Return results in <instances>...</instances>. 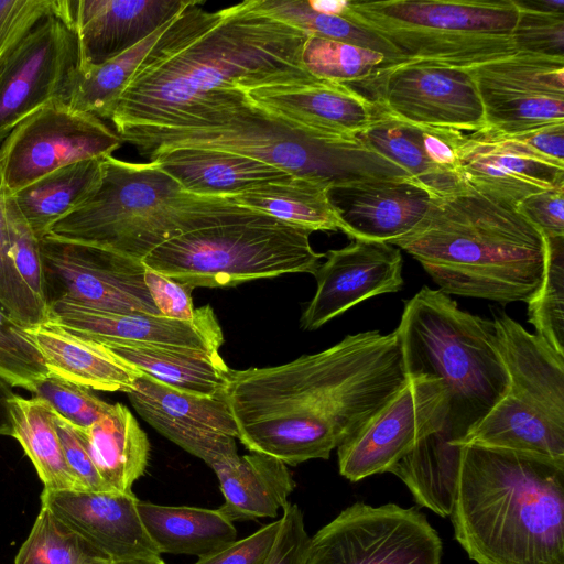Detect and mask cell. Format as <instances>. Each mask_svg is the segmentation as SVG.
<instances>
[{
    "instance_id": "ffe728a7",
    "label": "cell",
    "mask_w": 564,
    "mask_h": 564,
    "mask_svg": "<svg viewBox=\"0 0 564 564\" xmlns=\"http://www.w3.org/2000/svg\"><path fill=\"white\" fill-rule=\"evenodd\" d=\"M313 274L316 292L301 317V327L315 330L360 302L403 286L402 256L398 247L377 240L352 239L325 253Z\"/></svg>"
},
{
    "instance_id": "e575fe53",
    "label": "cell",
    "mask_w": 564,
    "mask_h": 564,
    "mask_svg": "<svg viewBox=\"0 0 564 564\" xmlns=\"http://www.w3.org/2000/svg\"><path fill=\"white\" fill-rule=\"evenodd\" d=\"M328 189L313 181L290 176L232 198L241 206L312 231H343L347 235L346 225L329 200Z\"/></svg>"
},
{
    "instance_id": "ab89813d",
    "label": "cell",
    "mask_w": 564,
    "mask_h": 564,
    "mask_svg": "<svg viewBox=\"0 0 564 564\" xmlns=\"http://www.w3.org/2000/svg\"><path fill=\"white\" fill-rule=\"evenodd\" d=\"M302 62L314 77L350 86L394 64L375 50L313 35L303 46Z\"/></svg>"
},
{
    "instance_id": "680465c9",
    "label": "cell",
    "mask_w": 564,
    "mask_h": 564,
    "mask_svg": "<svg viewBox=\"0 0 564 564\" xmlns=\"http://www.w3.org/2000/svg\"><path fill=\"white\" fill-rule=\"evenodd\" d=\"M108 564H166L160 555L135 557L129 560L109 561Z\"/></svg>"
},
{
    "instance_id": "6f0895ef",
    "label": "cell",
    "mask_w": 564,
    "mask_h": 564,
    "mask_svg": "<svg viewBox=\"0 0 564 564\" xmlns=\"http://www.w3.org/2000/svg\"><path fill=\"white\" fill-rule=\"evenodd\" d=\"M520 2L532 9L564 13L563 0H520Z\"/></svg>"
},
{
    "instance_id": "d6986e66",
    "label": "cell",
    "mask_w": 564,
    "mask_h": 564,
    "mask_svg": "<svg viewBox=\"0 0 564 564\" xmlns=\"http://www.w3.org/2000/svg\"><path fill=\"white\" fill-rule=\"evenodd\" d=\"M455 151L465 185L513 207L533 194L564 184V163L489 128L458 132Z\"/></svg>"
},
{
    "instance_id": "484cf974",
    "label": "cell",
    "mask_w": 564,
    "mask_h": 564,
    "mask_svg": "<svg viewBox=\"0 0 564 564\" xmlns=\"http://www.w3.org/2000/svg\"><path fill=\"white\" fill-rule=\"evenodd\" d=\"M148 159L186 192L200 196L232 197L292 176L254 159L208 148L163 149Z\"/></svg>"
},
{
    "instance_id": "f546056e",
    "label": "cell",
    "mask_w": 564,
    "mask_h": 564,
    "mask_svg": "<svg viewBox=\"0 0 564 564\" xmlns=\"http://www.w3.org/2000/svg\"><path fill=\"white\" fill-rule=\"evenodd\" d=\"M83 433L86 448L110 491L132 492L131 487L145 471L150 443L131 411L121 403Z\"/></svg>"
},
{
    "instance_id": "4fadbf2b",
    "label": "cell",
    "mask_w": 564,
    "mask_h": 564,
    "mask_svg": "<svg viewBox=\"0 0 564 564\" xmlns=\"http://www.w3.org/2000/svg\"><path fill=\"white\" fill-rule=\"evenodd\" d=\"M122 144L104 120L52 100L20 121L0 144V175L13 194L70 164L105 159Z\"/></svg>"
},
{
    "instance_id": "74e56055",
    "label": "cell",
    "mask_w": 564,
    "mask_h": 564,
    "mask_svg": "<svg viewBox=\"0 0 564 564\" xmlns=\"http://www.w3.org/2000/svg\"><path fill=\"white\" fill-rule=\"evenodd\" d=\"M254 4L261 12L308 35L371 48L384 54L394 64L406 61L373 32L344 17L317 12L304 0H254Z\"/></svg>"
},
{
    "instance_id": "ee69618b",
    "label": "cell",
    "mask_w": 564,
    "mask_h": 564,
    "mask_svg": "<svg viewBox=\"0 0 564 564\" xmlns=\"http://www.w3.org/2000/svg\"><path fill=\"white\" fill-rule=\"evenodd\" d=\"M33 397L46 401L51 408L74 426L86 430L101 419L111 404L95 395L89 388L48 373L39 380Z\"/></svg>"
},
{
    "instance_id": "f5cc1de1",
    "label": "cell",
    "mask_w": 564,
    "mask_h": 564,
    "mask_svg": "<svg viewBox=\"0 0 564 564\" xmlns=\"http://www.w3.org/2000/svg\"><path fill=\"white\" fill-rule=\"evenodd\" d=\"M517 208L545 238L564 237V184L524 198Z\"/></svg>"
},
{
    "instance_id": "3957f363",
    "label": "cell",
    "mask_w": 564,
    "mask_h": 564,
    "mask_svg": "<svg viewBox=\"0 0 564 564\" xmlns=\"http://www.w3.org/2000/svg\"><path fill=\"white\" fill-rule=\"evenodd\" d=\"M116 132L144 158L182 147L224 150L329 189L367 181L410 180L358 137L297 124L257 105L242 89L209 91L162 123L128 126Z\"/></svg>"
},
{
    "instance_id": "f6af8a7d",
    "label": "cell",
    "mask_w": 564,
    "mask_h": 564,
    "mask_svg": "<svg viewBox=\"0 0 564 564\" xmlns=\"http://www.w3.org/2000/svg\"><path fill=\"white\" fill-rule=\"evenodd\" d=\"M519 14L512 33L518 52L564 58V13L529 8L514 0Z\"/></svg>"
},
{
    "instance_id": "8d00e7d4",
    "label": "cell",
    "mask_w": 564,
    "mask_h": 564,
    "mask_svg": "<svg viewBox=\"0 0 564 564\" xmlns=\"http://www.w3.org/2000/svg\"><path fill=\"white\" fill-rule=\"evenodd\" d=\"M169 23L124 53L98 66L77 69L59 101L110 120L120 96Z\"/></svg>"
},
{
    "instance_id": "8992f818",
    "label": "cell",
    "mask_w": 564,
    "mask_h": 564,
    "mask_svg": "<svg viewBox=\"0 0 564 564\" xmlns=\"http://www.w3.org/2000/svg\"><path fill=\"white\" fill-rule=\"evenodd\" d=\"M262 215L232 197L188 193L150 161L132 163L110 155L102 160L97 189L50 234L142 260L185 232Z\"/></svg>"
},
{
    "instance_id": "277c9868",
    "label": "cell",
    "mask_w": 564,
    "mask_h": 564,
    "mask_svg": "<svg viewBox=\"0 0 564 564\" xmlns=\"http://www.w3.org/2000/svg\"><path fill=\"white\" fill-rule=\"evenodd\" d=\"M449 516L477 564H564V464L460 445Z\"/></svg>"
},
{
    "instance_id": "52a82bcc",
    "label": "cell",
    "mask_w": 564,
    "mask_h": 564,
    "mask_svg": "<svg viewBox=\"0 0 564 564\" xmlns=\"http://www.w3.org/2000/svg\"><path fill=\"white\" fill-rule=\"evenodd\" d=\"M398 334L409 377L438 379L448 397L444 432L459 442L503 397L508 371L495 324L424 285L404 304Z\"/></svg>"
},
{
    "instance_id": "9f6ffc18",
    "label": "cell",
    "mask_w": 564,
    "mask_h": 564,
    "mask_svg": "<svg viewBox=\"0 0 564 564\" xmlns=\"http://www.w3.org/2000/svg\"><path fill=\"white\" fill-rule=\"evenodd\" d=\"M306 2L310 8L317 12L339 17L343 15L347 6V1L345 0H308Z\"/></svg>"
},
{
    "instance_id": "8fae6325",
    "label": "cell",
    "mask_w": 564,
    "mask_h": 564,
    "mask_svg": "<svg viewBox=\"0 0 564 564\" xmlns=\"http://www.w3.org/2000/svg\"><path fill=\"white\" fill-rule=\"evenodd\" d=\"M425 514L395 503L355 502L311 538L306 564H441Z\"/></svg>"
},
{
    "instance_id": "d590c367",
    "label": "cell",
    "mask_w": 564,
    "mask_h": 564,
    "mask_svg": "<svg viewBox=\"0 0 564 564\" xmlns=\"http://www.w3.org/2000/svg\"><path fill=\"white\" fill-rule=\"evenodd\" d=\"M357 137L401 167L432 198L448 195L465 185L432 164L424 150L421 126L391 117L378 107L375 122Z\"/></svg>"
},
{
    "instance_id": "6da1fadb",
    "label": "cell",
    "mask_w": 564,
    "mask_h": 564,
    "mask_svg": "<svg viewBox=\"0 0 564 564\" xmlns=\"http://www.w3.org/2000/svg\"><path fill=\"white\" fill-rule=\"evenodd\" d=\"M408 378L395 329L367 330L283 365L230 369L223 398L250 452L295 466L327 459Z\"/></svg>"
},
{
    "instance_id": "b9f144b4",
    "label": "cell",
    "mask_w": 564,
    "mask_h": 564,
    "mask_svg": "<svg viewBox=\"0 0 564 564\" xmlns=\"http://www.w3.org/2000/svg\"><path fill=\"white\" fill-rule=\"evenodd\" d=\"M0 308L29 327L46 321V307L29 290L11 257L7 192L0 175Z\"/></svg>"
},
{
    "instance_id": "2e32d148",
    "label": "cell",
    "mask_w": 564,
    "mask_h": 564,
    "mask_svg": "<svg viewBox=\"0 0 564 564\" xmlns=\"http://www.w3.org/2000/svg\"><path fill=\"white\" fill-rule=\"evenodd\" d=\"M466 69L476 83L486 128L513 134L564 122V58L516 52Z\"/></svg>"
},
{
    "instance_id": "7402d4cb",
    "label": "cell",
    "mask_w": 564,
    "mask_h": 564,
    "mask_svg": "<svg viewBox=\"0 0 564 564\" xmlns=\"http://www.w3.org/2000/svg\"><path fill=\"white\" fill-rule=\"evenodd\" d=\"M192 0H56L74 30L78 67L98 66L130 50L171 21Z\"/></svg>"
},
{
    "instance_id": "7bdbcfd3",
    "label": "cell",
    "mask_w": 564,
    "mask_h": 564,
    "mask_svg": "<svg viewBox=\"0 0 564 564\" xmlns=\"http://www.w3.org/2000/svg\"><path fill=\"white\" fill-rule=\"evenodd\" d=\"M48 370L35 344L19 324L0 308V380L30 392Z\"/></svg>"
},
{
    "instance_id": "7c38bea8",
    "label": "cell",
    "mask_w": 564,
    "mask_h": 564,
    "mask_svg": "<svg viewBox=\"0 0 564 564\" xmlns=\"http://www.w3.org/2000/svg\"><path fill=\"white\" fill-rule=\"evenodd\" d=\"M40 254L46 306L67 302L113 313L159 314L141 260L52 234L40 240Z\"/></svg>"
},
{
    "instance_id": "f907efd6",
    "label": "cell",
    "mask_w": 564,
    "mask_h": 564,
    "mask_svg": "<svg viewBox=\"0 0 564 564\" xmlns=\"http://www.w3.org/2000/svg\"><path fill=\"white\" fill-rule=\"evenodd\" d=\"M54 422L66 462L85 490L93 492L110 491L90 458L82 431L55 411Z\"/></svg>"
},
{
    "instance_id": "db71d44e",
    "label": "cell",
    "mask_w": 564,
    "mask_h": 564,
    "mask_svg": "<svg viewBox=\"0 0 564 564\" xmlns=\"http://www.w3.org/2000/svg\"><path fill=\"white\" fill-rule=\"evenodd\" d=\"M507 135L549 159L564 163V122H551Z\"/></svg>"
},
{
    "instance_id": "5bb4252c",
    "label": "cell",
    "mask_w": 564,
    "mask_h": 564,
    "mask_svg": "<svg viewBox=\"0 0 564 564\" xmlns=\"http://www.w3.org/2000/svg\"><path fill=\"white\" fill-rule=\"evenodd\" d=\"M358 85L367 90L364 96L399 120L459 132L486 128L478 89L466 68L406 59Z\"/></svg>"
},
{
    "instance_id": "9a60e30c",
    "label": "cell",
    "mask_w": 564,
    "mask_h": 564,
    "mask_svg": "<svg viewBox=\"0 0 564 564\" xmlns=\"http://www.w3.org/2000/svg\"><path fill=\"white\" fill-rule=\"evenodd\" d=\"M448 397L435 378L409 377L397 394L337 447L341 476L359 481L389 471L426 436L445 429Z\"/></svg>"
},
{
    "instance_id": "ba28073f",
    "label": "cell",
    "mask_w": 564,
    "mask_h": 564,
    "mask_svg": "<svg viewBox=\"0 0 564 564\" xmlns=\"http://www.w3.org/2000/svg\"><path fill=\"white\" fill-rule=\"evenodd\" d=\"M514 0L347 1L341 17L388 42L404 59L468 68L517 51Z\"/></svg>"
},
{
    "instance_id": "83f0119b",
    "label": "cell",
    "mask_w": 564,
    "mask_h": 564,
    "mask_svg": "<svg viewBox=\"0 0 564 564\" xmlns=\"http://www.w3.org/2000/svg\"><path fill=\"white\" fill-rule=\"evenodd\" d=\"M100 344L137 372L185 393L223 395L228 381L230 369L218 350L128 343Z\"/></svg>"
},
{
    "instance_id": "9c48e42d",
    "label": "cell",
    "mask_w": 564,
    "mask_h": 564,
    "mask_svg": "<svg viewBox=\"0 0 564 564\" xmlns=\"http://www.w3.org/2000/svg\"><path fill=\"white\" fill-rule=\"evenodd\" d=\"M312 232L262 215L185 232L141 261L193 289L235 286L286 273L314 274L325 253L312 248Z\"/></svg>"
},
{
    "instance_id": "4316f807",
    "label": "cell",
    "mask_w": 564,
    "mask_h": 564,
    "mask_svg": "<svg viewBox=\"0 0 564 564\" xmlns=\"http://www.w3.org/2000/svg\"><path fill=\"white\" fill-rule=\"evenodd\" d=\"M48 373L94 390L127 392L139 372L100 343L45 321L25 327Z\"/></svg>"
},
{
    "instance_id": "c3c4849f",
    "label": "cell",
    "mask_w": 564,
    "mask_h": 564,
    "mask_svg": "<svg viewBox=\"0 0 564 564\" xmlns=\"http://www.w3.org/2000/svg\"><path fill=\"white\" fill-rule=\"evenodd\" d=\"M273 546L263 564H306L311 536L303 513L296 505L286 503Z\"/></svg>"
},
{
    "instance_id": "4dcf8cb0",
    "label": "cell",
    "mask_w": 564,
    "mask_h": 564,
    "mask_svg": "<svg viewBox=\"0 0 564 564\" xmlns=\"http://www.w3.org/2000/svg\"><path fill=\"white\" fill-rule=\"evenodd\" d=\"M141 522L160 554L203 557L234 542L236 528L218 509L161 506L138 500Z\"/></svg>"
},
{
    "instance_id": "bcb514c9",
    "label": "cell",
    "mask_w": 564,
    "mask_h": 564,
    "mask_svg": "<svg viewBox=\"0 0 564 564\" xmlns=\"http://www.w3.org/2000/svg\"><path fill=\"white\" fill-rule=\"evenodd\" d=\"M55 10V0H0V78L32 30Z\"/></svg>"
},
{
    "instance_id": "7a4b0ae2",
    "label": "cell",
    "mask_w": 564,
    "mask_h": 564,
    "mask_svg": "<svg viewBox=\"0 0 564 564\" xmlns=\"http://www.w3.org/2000/svg\"><path fill=\"white\" fill-rule=\"evenodd\" d=\"M202 3L192 0L150 50L116 105L115 131L162 123L213 90L318 79L303 65L302 30L261 12L254 0L213 12Z\"/></svg>"
},
{
    "instance_id": "7dc6e473",
    "label": "cell",
    "mask_w": 564,
    "mask_h": 564,
    "mask_svg": "<svg viewBox=\"0 0 564 564\" xmlns=\"http://www.w3.org/2000/svg\"><path fill=\"white\" fill-rule=\"evenodd\" d=\"M7 216L14 267L34 297L46 307L43 296L40 240L34 236L8 193Z\"/></svg>"
},
{
    "instance_id": "60d3db41",
    "label": "cell",
    "mask_w": 564,
    "mask_h": 564,
    "mask_svg": "<svg viewBox=\"0 0 564 564\" xmlns=\"http://www.w3.org/2000/svg\"><path fill=\"white\" fill-rule=\"evenodd\" d=\"M527 303L535 334L564 356V237L546 238L543 280Z\"/></svg>"
},
{
    "instance_id": "f1b7e54d",
    "label": "cell",
    "mask_w": 564,
    "mask_h": 564,
    "mask_svg": "<svg viewBox=\"0 0 564 564\" xmlns=\"http://www.w3.org/2000/svg\"><path fill=\"white\" fill-rule=\"evenodd\" d=\"M214 471L225 498L218 510L232 522L276 517L295 488L286 465L263 453L238 456Z\"/></svg>"
},
{
    "instance_id": "603a6c76",
    "label": "cell",
    "mask_w": 564,
    "mask_h": 564,
    "mask_svg": "<svg viewBox=\"0 0 564 564\" xmlns=\"http://www.w3.org/2000/svg\"><path fill=\"white\" fill-rule=\"evenodd\" d=\"M132 492L43 489L41 505L111 561L160 555Z\"/></svg>"
},
{
    "instance_id": "681fc988",
    "label": "cell",
    "mask_w": 564,
    "mask_h": 564,
    "mask_svg": "<svg viewBox=\"0 0 564 564\" xmlns=\"http://www.w3.org/2000/svg\"><path fill=\"white\" fill-rule=\"evenodd\" d=\"M280 524L281 520L278 519L247 538L235 540L199 557L194 564H263L273 546Z\"/></svg>"
},
{
    "instance_id": "f35d334b",
    "label": "cell",
    "mask_w": 564,
    "mask_h": 564,
    "mask_svg": "<svg viewBox=\"0 0 564 564\" xmlns=\"http://www.w3.org/2000/svg\"><path fill=\"white\" fill-rule=\"evenodd\" d=\"M109 561L41 505L14 564H108Z\"/></svg>"
},
{
    "instance_id": "1f68e13d",
    "label": "cell",
    "mask_w": 564,
    "mask_h": 564,
    "mask_svg": "<svg viewBox=\"0 0 564 564\" xmlns=\"http://www.w3.org/2000/svg\"><path fill=\"white\" fill-rule=\"evenodd\" d=\"M102 160L70 164L13 194L8 193L39 240L97 189L102 177Z\"/></svg>"
},
{
    "instance_id": "11a10c76",
    "label": "cell",
    "mask_w": 564,
    "mask_h": 564,
    "mask_svg": "<svg viewBox=\"0 0 564 564\" xmlns=\"http://www.w3.org/2000/svg\"><path fill=\"white\" fill-rule=\"evenodd\" d=\"M14 394L12 387L0 380V435L12 434L10 401Z\"/></svg>"
},
{
    "instance_id": "d4e9b609",
    "label": "cell",
    "mask_w": 564,
    "mask_h": 564,
    "mask_svg": "<svg viewBox=\"0 0 564 564\" xmlns=\"http://www.w3.org/2000/svg\"><path fill=\"white\" fill-rule=\"evenodd\" d=\"M253 102L303 127L357 137L378 116V106L347 84L317 79L251 89Z\"/></svg>"
},
{
    "instance_id": "5b68a950",
    "label": "cell",
    "mask_w": 564,
    "mask_h": 564,
    "mask_svg": "<svg viewBox=\"0 0 564 564\" xmlns=\"http://www.w3.org/2000/svg\"><path fill=\"white\" fill-rule=\"evenodd\" d=\"M420 262L447 295L502 304L540 288L546 238L517 207L467 185L433 197L421 223L392 242Z\"/></svg>"
},
{
    "instance_id": "cb8c5ba5",
    "label": "cell",
    "mask_w": 564,
    "mask_h": 564,
    "mask_svg": "<svg viewBox=\"0 0 564 564\" xmlns=\"http://www.w3.org/2000/svg\"><path fill=\"white\" fill-rule=\"evenodd\" d=\"M351 239L394 242L425 216L431 194L410 180H377L328 189Z\"/></svg>"
},
{
    "instance_id": "ac0fdd59",
    "label": "cell",
    "mask_w": 564,
    "mask_h": 564,
    "mask_svg": "<svg viewBox=\"0 0 564 564\" xmlns=\"http://www.w3.org/2000/svg\"><path fill=\"white\" fill-rule=\"evenodd\" d=\"M126 393L153 429L213 469L239 456L238 429L223 395L185 393L141 373Z\"/></svg>"
},
{
    "instance_id": "816d5d0a",
    "label": "cell",
    "mask_w": 564,
    "mask_h": 564,
    "mask_svg": "<svg viewBox=\"0 0 564 564\" xmlns=\"http://www.w3.org/2000/svg\"><path fill=\"white\" fill-rule=\"evenodd\" d=\"M144 283L160 315L187 322L196 317L192 286L149 268L145 269Z\"/></svg>"
},
{
    "instance_id": "d6a6232c",
    "label": "cell",
    "mask_w": 564,
    "mask_h": 564,
    "mask_svg": "<svg viewBox=\"0 0 564 564\" xmlns=\"http://www.w3.org/2000/svg\"><path fill=\"white\" fill-rule=\"evenodd\" d=\"M460 445L443 431L421 440L390 470L414 500L441 517L451 514L458 480Z\"/></svg>"
},
{
    "instance_id": "44dd1931",
    "label": "cell",
    "mask_w": 564,
    "mask_h": 564,
    "mask_svg": "<svg viewBox=\"0 0 564 564\" xmlns=\"http://www.w3.org/2000/svg\"><path fill=\"white\" fill-rule=\"evenodd\" d=\"M46 321L98 343H128L162 347L218 350L224 335L210 305L196 308L193 321L159 314L113 313L67 302L46 306Z\"/></svg>"
},
{
    "instance_id": "e0dca14e",
    "label": "cell",
    "mask_w": 564,
    "mask_h": 564,
    "mask_svg": "<svg viewBox=\"0 0 564 564\" xmlns=\"http://www.w3.org/2000/svg\"><path fill=\"white\" fill-rule=\"evenodd\" d=\"M78 67L73 28L56 13L24 40L0 78V144L23 119L61 100Z\"/></svg>"
},
{
    "instance_id": "836d02e7",
    "label": "cell",
    "mask_w": 564,
    "mask_h": 564,
    "mask_svg": "<svg viewBox=\"0 0 564 564\" xmlns=\"http://www.w3.org/2000/svg\"><path fill=\"white\" fill-rule=\"evenodd\" d=\"M12 434L31 459L44 489L86 491L69 468L57 435L54 411L36 397L14 394L10 401Z\"/></svg>"
},
{
    "instance_id": "30bf717a",
    "label": "cell",
    "mask_w": 564,
    "mask_h": 564,
    "mask_svg": "<svg viewBox=\"0 0 564 564\" xmlns=\"http://www.w3.org/2000/svg\"><path fill=\"white\" fill-rule=\"evenodd\" d=\"M494 324L509 386L456 445L508 449L564 464V356L505 313Z\"/></svg>"
}]
</instances>
